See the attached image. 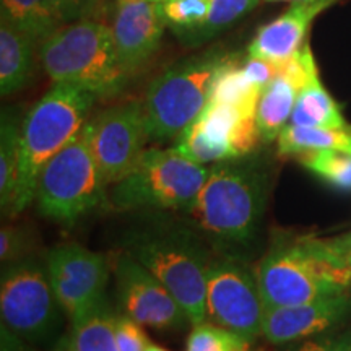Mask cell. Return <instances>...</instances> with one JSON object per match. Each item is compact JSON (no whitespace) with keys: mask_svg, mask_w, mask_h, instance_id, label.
Instances as JSON below:
<instances>
[{"mask_svg":"<svg viewBox=\"0 0 351 351\" xmlns=\"http://www.w3.org/2000/svg\"><path fill=\"white\" fill-rule=\"evenodd\" d=\"M269 174L251 158L215 163L187 210L200 236L221 257L241 261L251 252L267 205Z\"/></svg>","mask_w":351,"mask_h":351,"instance_id":"cell-1","label":"cell"},{"mask_svg":"<svg viewBox=\"0 0 351 351\" xmlns=\"http://www.w3.org/2000/svg\"><path fill=\"white\" fill-rule=\"evenodd\" d=\"M124 251L173 293L191 326L207 320V274L212 257L200 234L178 223L150 219L127 234Z\"/></svg>","mask_w":351,"mask_h":351,"instance_id":"cell-2","label":"cell"},{"mask_svg":"<svg viewBox=\"0 0 351 351\" xmlns=\"http://www.w3.org/2000/svg\"><path fill=\"white\" fill-rule=\"evenodd\" d=\"M95 99L80 86L54 83L29 109L20 127L19 174L8 217L20 215L34 200L43 168L86 124Z\"/></svg>","mask_w":351,"mask_h":351,"instance_id":"cell-3","label":"cell"},{"mask_svg":"<svg viewBox=\"0 0 351 351\" xmlns=\"http://www.w3.org/2000/svg\"><path fill=\"white\" fill-rule=\"evenodd\" d=\"M257 280L265 307L293 306L346 293L351 267L333 256L324 239H276L258 262Z\"/></svg>","mask_w":351,"mask_h":351,"instance_id":"cell-4","label":"cell"},{"mask_svg":"<svg viewBox=\"0 0 351 351\" xmlns=\"http://www.w3.org/2000/svg\"><path fill=\"white\" fill-rule=\"evenodd\" d=\"M41 64L54 83H70L96 98L119 95L132 73L121 62L111 26L98 20L67 23L41 44Z\"/></svg>","mask_w":351,"mask_h":351,"instance_id":"cell-5","label":"cell"},{"mask_svg":"<svg viewBox=\"0 0 351 351\" xmlns=\"http://www.w3.org/2000/svg\"><path fill=\"white\" fill-rule=\"evenodd\" d=\"M210 168L178 148H147L129 176L111 186V207L124 212L187 210L207 182Z\"/></svg>","mask_w":351,"mask_h":351,"instance_id":"cell-6","label":"cell"},{"mask_svg":"<svg viewBox=\"0 0 351 351\" xmlns=\"http://www.w3.org/2000/svg\"><path fill=\"white\" fill-rule=\"evenodd\" d=\"M108 187L91 153L86 121L75 137L43 168L34 200L43 217L73 225L95 210L111 205Z\"/></svg>","mask_w":351,"mask_h":351,"instance_id":"cell-7","label":"cell"},{"mask_svg":"<svg viewBox=\"0 0 351 351\" xmlns=\"http://www.w3.org/2000/svg\"><path fill=\"white\" fill-rule=\"evenodd\" d=\"M232 54L208 51L165 70L147 88L143 98L145 119L150 138H179L207 106L218 70Z\"/></svg>","mask_w":351,"mask_h":351,"instance_id":"cell-8","label":"cell"},{"mask_svg":"<svg viewBox=\"0 0 351 351\" xmlns=\"http://www.w3.org/2000/svg\"><path fill=\"white\" fill-rule=\"evenodd\" d=\"M62 311L52 289L46 267L32 258H20L2 271L0 278V315L2 324L23 340L49 339Z\"/></svg>","mask_w":351,"mask_h":351,"instance_id":"cell-9","label":"cell"},{"mask_svg":"<svg viewBox=\"0 0 351 351\" xmlns=\"http://www.w3.org/2000/svg\"><path fill=\"white\" fill-rule=\"evenodd\" d=\"M265 304L256 269L230 257L212 258L207 274V320L254 341L262 335Z\"/></svg>","mask_w":351,"mask_h":351,"instance_id":"cell-10","label":"cell"},{"mask_svg":"<svg viewBox=\"0 0 351 351\" xmlns=\"http://www.w3.org/2000/svg\"><path fill=\"white\" fill-rule=\"evenodd\" d=\"M258 140L256 116L228 104L207 103L199 117L178 138L176 148L189 160L205 166L249 156Z\"/></svg>","mask_w":351,"mask_h":351,"instance_id":"cell-11","label":"cell"},{"mask_svg":"<svg viewBox=\"0 0 351 351\" xmlns=\"http://www.w3.org/2000/svg\"><path fill=\"white\" fill-rule=\"evenodd\" d=\"M90 147L108 186L132 173L150 140L142 101H129L88 121Z\"/></svg>","mask_w":351,"mask_h":351,"instance_id":"cell-12","label":"cell"},{"mask_svg":"<svg viewBox=\"0 0 351 351\" xmlns=\"http://www.w3.org/2000/svg\"><path fill=\"white\" fill-rule=\"evenodd\" d=\"M46 270L57 301L70 320L85 313L106 293V258L80 244H59L47 251Z\"/></svg>","mask_w":351,"mask_h":351,"instance_id":"cell-13","label":"cell"},{"mask_svg":"<svg viewBox=\"0 0 351 351\" xmlns=\"http://www.w3.org/2000/svg\"><path fill=\"white\" fill-rule=\"evenodd\" d=\"M114 276L122 311L140 326L169 330L189 324L186 311L173 293L130 254L122 251L117 256Z\"/></svg>","mask_w":351,"mask_h":351,"instance_id":"cell-14","label":"cell"},{"mask_svg":"<svg viewBox=\"0 0 351 351\" xmlns=\"http://www.w3.org/2000/svg\"><path fill=\"white\" fill-rule=\"evenodd\" d=\"M166 23L160 2L155 0H112L111 32L121 62L134 75L155 54Z\"/></svg>","mask_w":351,"mask_h":351,"instance_id":"cell-15","label":"cell"},{"mask_svg":"<svg viewBox=\"0 0 351 351\" xmlns=\"http://www.w3.org/2000/svg\"><path fill=\"white\" fill-rule=\"evenodd\" d=\"M319 75L309 43L301 51L278 65V73L263 88L257 106V129L262 142H274L291 119L301 90Z\"/></svg>","mask_w":351,"mask_h":351,"instance_id":"cell-16","label":"cell"},{"mask_svg":"<svg viewBox=\"0 0 351 351\" xmlns=\"http://www.w3.org/2000/svg\"><path fill=\"white\" fill-rule=\"evenodd\" d=\"M350 304L348 295L340 293L302 304L265 307L262 335L271 345H287L309 339L343 320Z\"/></svg>","mask_w":351,"mask_h":351,"instance_id":"cell-17","label":"cell"},{"mask_svg":"<svg viewBox=\"0 0 351 351\" xmlns=\"http://www.w3.org/2000/svg\"><path fill=\"white\" fill-rule=\"evenodd\" d=\"M337 0L293 3L282 16L263 25L249 44V56L261 57L276 65L291 59L304 46L309 26L326 8Z\"/></svg>","mask_w":351,"mask_h":351,"instance_id":"cell-18","label":"cell"},{"mask_svg":"<svg viewBox=\"0 0 351 351\" xmlns=\"http://www.w3.org/2000/svg\"><path fill=\"white\" fill-rule=\"evenodd\" d=\"M117 314L106 293L72 320L69 351H119L116 339Z\"/></svg>","mask_w":351,"mask_h":351,"instance_id":"cell-19","label":"cell"},{"mask_svg":"<svg viewBox=\"0 0 351 351\" xmlns=\"http://www.w3.org/2000/svg\"><path fill=\"white\" fill-rule=\"evenodd\" d=\"M34 39L0 21V93L23 90L33 72Z\"/></svg>","mask_w":351,"mask_h":351,"instance_id":"cell-20","label":"cell"},{"mask_svg":"<svg viewBox=\"0 0 351 351\" xmlns=\"http://www.w3.org/2000/svg\"><path fill=\"white\" fill-rule=\"evenodd\" d=\"M2 21L34 41H46L67 25L51 0H0Z\"/></svg>","mask_w":351,"mask_h":351,"instance_id":"cell-21","label":"cell"},{"mask_svg":"<svg viewBox=\"0 0 351 351\" xmlns=\"http://www.w3.org/2000/svg\"><path fill=\"white\" fill-rule=\"evenodd\" d=\"M289 124L313 129H350L339 104L328 95L319 75L301 90Z\"/></svg>","mask_w":351,"mask_h":351,"instance_id":"cell-22","label":"cell"},{"mask_svg":"<svg viewBox=\"0 0 351 351\" xmlns=\"http://www.w3.org/2000/svg\"><path fill=\"white\" fill-rule=\"evenodd\" d=\"M262 91L261 86H257L245 75L243 64L238 62V57L231 56L215 77L208 103L228 104L249 116H257Z\"/></svg>","mask_w":351,"mask_h":351,"instance_id":"cell-23","label":"cell"},{"mask_svg":"<svg viewBox=\"0 0 351 351\" xmlns=\"http://www.w3.org/2000/svg\"><path fill=\"white\" fill-rule=\"evenodd\" d=\"M278 155H300L307 150L341 152L351 156V129H313L288 124L278 135Z\"/></svg>","mask_w":351,"mask_h":351,"instance_id":"cell-24","label":"cell"},{"mask_svg":"<svg viewBox=\"0 0 351 351\" xmlns=\"http://www.w3.org/2000/svg\"><path fill=\"white\" fill-rule=\"evenodd\" d=\"M258 3L261 0H208V13L205 20L179 38L187 46H199L225 32L254 10Z\"/></svg>","mask_w":351,"mask_h":351,"instance_id":"cell-25","label":"cell"},{"mask_svg":"<svg viewBox=\"0 0 351 351\" xmlns=\"http://www.w3.org/2000/svg\"><path fill=\"white\" fill-rule=\"evenodd\" d=\"M20 127L12 116L3 112L0 124V208L2 213L10 212L13 194L16 187L20 161Z\"/></svg>","mask_w":351,"mask_h":351,"instance_id":"cell-26","label":"cell"},{"mask_svg":"<svg viewBox=\"0 0 351 351\" xmlns=\"http://www.w3.org/2000/svg\"><path fill=\"white\" fill-rule=\"evenodd\" d=\"M298 161L311 171L328 186L340 189V191H351V156L341 152L327 150H307L296 155Z\"/></svg>","mask_w":351,"mask_h":351,"instance_id":"cell-27","label":"cell"},{"mask_svg":"<svg viewBox=\"0 0 351 351\" xmlns=\"http://www.w3.org/2000/svg\"><path fill=\"white\" fill-rule=\"evenodd\" d=\"M252 341L213 322L192 326L186 351H251Z\"/></svg>","mask_w":351,"mask_h":351,"instance_id":"cell-28","label":"cell"},{"mask_svg":"<svg viewBox=\"0 0 351 351\" xmlns=\"http://www.w3.org/2000/svg\"><path fill=\"white\" fill-rule=\"evenodd\" d=\"M160 8L166 26H171L178 36H182L205 20L208 0H163Z\"/></svg>","mask_w":351,"mask_h":351,"instance_id":"cell-29","label":"cell"},{"mask_svg":"<svg viewBox=\"0 0 351 351\" xmlns=\"http://www.w3.org/2000/svg\"><path fill=\"white\" fill-rule=\"evenodd\" d=\"M51 2L65 23L98 20L108 7V0H51Z\"/></svg>","mask_w":351,"mask_h":351,"instance_id":"cell-30","label":"cell"},{"mask_svg":"<svg viewBox=\"0 0 351 351\" xmlns=\"http://www.w3.org/2000/svg\"><path fill=\"white\" fill-rule=\"evenodd\" d=\"M138 322L129 315L121 314L116 320V339L119 351H145L152 343Z\"/></svg>","mask_w":351,"mask_h":351,"instance_id":"cell-31","label":"cell"},{"mask_svg":"<svg viewBox=\"0 0 351 351\" xmlns=\"http://www.w3.org/2000/svg\"><path fill=\"white\" fill-rule=\"evenodd\" d=\"M29 236L21 228L3 225L0 230V262L3 265L12 263L20 258H25L28 252Z\"/></svg>","mask_w":351,"mask_h":351,"instance_id":"cell-32","label":"cell"},{"mask_svg":"<svg viewBox=\"0 0 351 351\" xmlns=\"http://www.w3.org/2000/svg\"><path fill=\"white\" fill-rule=\"evenodd\" d=\"M243 69L245 75L249 77V80L256 83L257 86H261L262 90L269 85V83L276 77V73H278V65L270 62V60L252 56H249L247 59L244 60Z\"/></svg>","mask_w":351,"mask_h":351,"instance_id":"cell-33","label":"cell"},{"mask_svg":"<svg viewBox=\"0 0 351 351\" xmlns=\"http://www.w3.org/2000/svg\"><path fill=\"white\" fill-rule=\"evenodd\" d=\"M351 339H326L307 340L288 351H346Z\"/></svg>","mask_w":351,"mask_h":351,"instance_id":"cell-34","label":"cell"},{"mask_svg":"<svg viewBox=\"0 0 351 351\" xmlns=\"http://www.w3.org/2000/svg\"><path fill=\"white\" fill-rule=\"evenodd\" d=\"M324 244H326V247L333 256H337L340 261H343L351 267V232L350 234L340 236V238L324 239Z\"/></svg>","mask_w":351,"mask_h":351,"instance_id":"cell-35","label":"cell"},{"mask_svg":"<svg viewBox=\"0 0 351 351\" xmlns=\"http://www.w3.org/2000/svg\"><path fill=\"white\" fill-rule=\"evenodd\" d=\"M0 351H33L21 337L12 332L7 326L0 327Z\"/></svg>","mask_w":351,"mask_h":351,"instance_id":"cell-36","label":"cell"},{"mask_svg":"<svg viewBox=\"0 0 351 351\" xmlns=\"http://www.w3.org/2000/svg\"><path fill=\"white\" fill-rule=\"evenodd\" d=\"M267 2H291V3H302V2H317V0H267Z\"/></svg>","mask_w":351,"mask_h":351,"instance_id":"cell-37","label":"cell"},{"mask_svg":"<svg viewBox=\"0 0 351 351\" xmlns=\"http://www.w3.org/2000/svg\"><path fill=\"white\" fill-rule=\"evenodd\" d=\"M145 351H168V350H165V348H161V346H158V345H155V343H150L147 346V350Z\"/></svg>","mask_w":351,"mask_h":351,"instance_id":"cell-38","label":"cell"},{"mask_svg":"<svg viewBox=\"0 0 351 351\" xmlns=\"http://www.w3.org/2000/svg\"><path fill=\"white\" fill-rule=\"evenodd\" d=\"M346 351H351V340H350V343H348V348H346Z\"/></svg>","mask_w":351,"mask_h":351,"instance_id":"cell-39","label":"cell"},{"mask_svg":"<svg viewBox=\"0 0 351 351\" xmlns=\"http://www.w3.org/2000/svg\"><path fill=\"white\" fill-rule=\"evenodd\" d=\"M155 2H163V0H155Z\"/></svg>","mask_w":351,"mask_h":351,"instance_id":"cell-40","label":"cell"}]
</instances>
